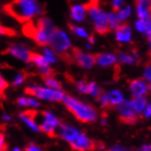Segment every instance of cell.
Returning a JSON list of instances; mask_svg holds the SVG:
<instances>
[{"mask_svg":"<svg viewBox=\"0 0 151 151\" xmlns=\"http://www.w3.org/2000/svg\"><path fill=\"white\" fill-rule=\"evenodd\" d=\"M57 28L47 17H42L33 20L30 19L23 23L22 33L27 38L36 42L39 46H48L50 39Z\"/></svg>","mask_w":151,"mask_h":151,"instance_id":"cell-2","label":"cell"},{"mask_svg":"<svg viewBox=\"0 0 151 151\" xmlns=\"http://www.w3.org/2000/svg\"><path fill=\"white\" fill-rule=\"evenodd\" d=\"M95 56V63H98L102 67H108L113 65L116 61V57L107 54V53H96Z\"/></svg>","mask_w":151,"mask_h":151,"instance_id":"cell-16","label":"cell"},{"mask_svg":"<svg viewBox=\"0 0 151 151\" xmlns=\"http://www.w3.org/2000/svg\"><path fill=\"white\" fill-rule=\"evenodd\" d=\"M139 151H150V145H143L140 147Z\"/></svg>","mask_w":151,"mask_h":151,"instance_id":"cell-40","label":"cell"},{"mask_svg":"<svg viewBox=\"0 0 151 151\" xmlns=\"http://www.w3.org/2000/svg\"><path fill=\"white\" fill-rule=\"evenodd\" d=\"M86 17V10L83 5H74L70 6V17L75 21H83Z\"/></svg>","mask_w":151,"mask_h":151,"instance_id":"cell-18","label":"cell"},{"mask_svg":"<svg viewBox=\"0 0 151 151\" xmlns=\"http://www.w3.org/2000/svg\"><path fill=\"white\" fill-rule=\"evenodd\" d=\"M144 78L148 83L150 82V64L149 63L147 64V66H146V70L144 73Z\"/></svg>","mask_w":151,"mask_h":151,"instance_id":"cell-38","label":"cell"},{"mask_svg":"<svg viewBox=\"0 0 151 151\" xmlns=\"http://www.w3.org/2000/svg\"><path fill=\"white\" fill-rule=\"evenodd\" d=\"M26 94H29L36 96L40 99H47L50 101L60 102L63 100L64 93L60 90H54V89L43 88L40 86H28L24 90Z\"/></svg>","mask_w":151,"mask_h":151,"instance_id":"cell-6","label":"cell"},{"mask_svg":"<svg viewBox=\"0 0 151 151\" xmlns=\"http://www.w3.org/2000/svg\"><path fill=\"white\" fill-rule=\"evenodd\" d=\"M42 80L48 87H50L52 89H56V90H60V89L63 88V84H61V83L57 81L54 77L42 78Z\"/></svg>","mask_w":151,"mask_h":151,"instance_id":"cell-24","label":"cell"},{"mask_svg":"<svg viewBox=\"0 0 151 151\" xmlns=\"http://www.w3.org/2000/svg\"><path fill=\"white\" fill-rule=\"evenodd\" d=\"M117 109L120 114L119 120L127 125H135L138 120L137 112L131 104V101H122L117 104Z\"/></svg>","mask_w":151,"mask_h":151,"instance_id":"cell-7","label":"cell"},{"mask_svg":"<svg viewBox=\"0 0 151 151\" xmlns=\"http://www.w3.org/2000/svg\"><path fill=\"white\" fill-rule=\"evenodd\" d=\"M115 38L119 42H128L131 40V28L128 23L121 24L118 28L115 29Z\"/></svg>","mask_w":151,"mask_h":151,"instance_id":"cell-14","label":"cell"},{"mask_svg":"<svg viewBox=\"0 0 151 151\" xmlns=\"http://www.w3.org/2000/svg\"><path fill=\"white\" fill-rule=\"evenodd\" d=\"M38 114L36 110H26L19 114V117L34 131H39V127L36 125L35 120Z\"/></svg>","mask_w":151,"mask_h":151,"instance_id":"cell-13","label":"cell"},{"mask_svg":"<svg viewBox=\"0 0 151 151\" xmlns=\"http://www.w3.org/2000/svg\"><path fill=\"white\" fill-rule=\"evenodd\" d=\"M107 19H108V25L111 30L116 29L118 27L121 25L120 19L115 13H110L107 15Z\"/></svg>","mask_w":151,"mask_h":151,"instance_id":"cell-22","label":"cell"},{"mask_svg":"<svg viewBox=\"0 0 151 151\" xmlns=\"http://www.w3.org/2000/svg\"><path fill=\"white\" fill-rule=\"evenodd\" d=\"M39 69V73L41 76V78H47V77H54L57 73L55 70H53L52 68H50V66H46V67H41V68H38Z\"/></svg>","mask_w":151,"mask_h":151,"instance_id":"cell-25","label":"cell"},{"mask_svg":"<svg viewBox=\"0 0 151 151\" xmlns=\"http://www.w3.org/2000/svg\"><path fill=\"white\" fill-rule=\"evenodd\" d=\"M70 145L76 151H95L104 149V147L103 142L88 138L83 133H78L77 137L70 142Z\"/></svg>","mask_w":151,"mask_h":151,"instance_id":"cell-5","label":"cell"},{"mask_svg":"<svg viewBox=\"0 0 151 151\" xmlns=\"http://www.w3.org/2000/svg\"><path fill=\"white\" fill-rule=\"evenodd\" d=\"M123 4H124V0H113V11H114V13L118 12Z\"/></svg>","mask_w":151,"mask_h":151,"instance_id":"cell-35","label":"cell"},{"mask_svg":"<svg viewBox=\"0 0 151 151\" xmlns=\"http://www.w3.org/2000/svg\"><path fill=\"white\" fill-rule=\"evenodd\" d=\"M0 35L7 36V37H15L17 35V32L13 29L7 28V27H5L0 24Z\"/></svg>","mask_w":151,"mask_h":151,"instance_id":"cell-29","label":"cell"},{"mask_svg":"<svg viewBox=\"0 0 151 151\" xmlns=\"http://www.w3.org/2000/svg\"><path fill=\"white\" fill-rule=\"evenodd\" d=\"M106 96H107L110 107H113L114 105H117L122 101H124V97H123L122 93L117 90H114L108 93H106Z\"/></svg>","mask_w":151,"mask_h":151,"instance_id":"cell-19","label":"cell"},{"mask_svg":"<svg viewBox=\"0 0 151 151\" xmlns=\"http://www.w3.org/2000/svg\"><path fill=\"white\" fill-rule=\"evenodd\" d=\"M88 40H89V43L90 44H93L94 43V38H93V36H90L88 38Z\"/></svg>","mask_w":151,"mask_h":151,"instance_id":"cell-42","label":"cell"},{"mask_svg":"<svg viewBox=\"0 0 151 151\" xmlns=\"http://www.w3.org/2000/svg\"><path fill=\"white\" fill-rule=\"evenodd\" d=\"M68 27H69V29L72 31L73 34L77 35V36H79V37H83V38L88 37L87 32L83 28L77 27L74 24H73V23H68Z\"/></svg>","mask_w":151,"mask_h":151,"instance_id":"cell-27","label":"cell"},{"mask_svg":"<svg viewBox=\"0 0 151 151\" xmlns=\"http://www.w3.org/2000/svg\"><path fill=\"white\" fill-rule=\"evenodd\" d=\"M147 84L143 81V79H136L133 80L129 83V89L134 98L143 96L147 93Z\"/></svg>","mask_w":151,"mask_h":151,"instance_id":"cell-10","label":"cell"},{"mask_svg":"<svg viewBox=\"0 0 151 151\" xmlns=\"http://www.w3.org/2000/svg\"><path fill=\"white\" fill-rule=\"evenodd\" d=\"M65 104L67 109L72 113L77 120L83 123H93L97 118L96 111L93 106L85 104L82 102H80L76 98L70 96V95H63V98L61 100Z\"/></svg>","mask_w":151,"mask_h":151,"instance_id":"cell-3","label":"cell"},{"mask_svg":"<svg viewBox=\"0 0 151 151\" xmlns=\"http://www.w3.org/2000/svg\"><path fill=\"white\" fill-rule=\"evenodd\" d=\"M29 49L27 48L23 44H16V43H10L8 45L7 49L6 50V53H10L14 57L22 60L26 63H28L29 59Z\"/></svg>","mask_w":151,"mask_h":151,"instance_id":"cell-9","label":"cell"},{"mask_svg":"<svg viewBox=\"0 0 151 151\" xmlns=\"http://www.w3.org/2000/svg\"><path fill=\"white\" fill-rule=\"evenodd\" d=\"M27 63L35 64L38 68L50 66L49 61L45 59V57L40 55V53L34 52V51H29V59Z\"/></svg>","mask_w":151,"mask_h":151,"instance_id":"cell-15","label":"cell"},{"mask_svg":"<svg viewBox=\"0 0 151 151\" xmlns=\"http://www.w3.org/2000/svg\"><path fill=\"white\" fill-rule=\"evenodd\" d=\"M2 11L19 23H25L45 12V6L37 0H11L2 6Z\"/></svg>","mask_w":151,"mask_h":151,"instance_id":"cell-1","label":"cell"},{"mask_svg":"<svg viewBox=\"0 0 151 151\" xmlns=\"http://www.w3.org/2000/svg\"><path fill=\"white\" fill-rule=\"evenodd\" d=\"M25 151H40V149L37 146H35L34 144L31 143L25 147Z\"/></svg>","mask_w":151,"mask_h":151,"instance_id":"cell-39","label":"cell"},{"mask_svg":"<svg viewBox=\"0 0 151 151\" xmlns=\"http://www.w3.org/2000/svg\"><path fill=\"white\" fill-rule=\"evenodd\" d=\"M55 128L56 127L51 125L50 123L47 122L45 120V122H44L42 125H40L39 127V130L40 131H42L44 133H46V134L50 137H57V134L55 132Z\"/></svg>","mask_w":151,"mask_h":151,"instance_id":"cell-21","label":"cell"},{"mask_svg":"<svg viewBox=\"0 0 151 151\" xmlns=\"http://www.w3.org/2000/svg\"><path fill=\"white\" fill-rule=\"evenodd\" d=\"M29 76V74L28 72H21V73H19V74H17L15 77L14 81H13V85L14 86L20 85L21 83H23L25 82V80L28 78Z\"/></svg>","mask_w":151,"mask_h":151,"instance_id":"cell-28","label":"cell"},{"mask_svg":"<svg viewBox=\"0 0 151 151\" xmlns=\"http://www.w3.org/2000/svg\"><path fill=\"white\" fill-rule=\"evenodd\" d=\"M130 14H131V6H127L125 9L119 11L117 16L120 19V20H124V19H127V17L130 16Z\"/></svg>","mask_w":151,"mask_h":151,"instance_id":"cell-34","label":"cell"},{"mask_svg":"<svg viewBox=\"0 0 151 151\" xmlns=\"http://www.w3.org/2000/svg\"><path fill=\"white\" fill-rule=\"evenodd\" d=\"M136 29H137L138 31H140V32H145V30H146V24H145V21L141 20V19L137 20V21L136 22Z\"/></svg>","mask_w":151,"mask_h":151,"instance_id":"cell-36","label":"cell"},{"mask_svg":"<svg viewBox=\"0 0 151 151\" xmlns=\"http://www.w3.org/2000/svg\"><path fill=\"white\" fill-rule=\"evenodd\" d=\"M72 55L74 63L82 68L90 69L96 63L94 54H87L77 47L72 48Z\"/></svg>","mask_w":151,"mask_h":151,"instance_id":"cell-8","label":"cell"},{"mask_svg":"<svg viewBox=\"0 0 151 151\" xmlns=\"http://www.w3.org/2000/svg\"><path fill=\"white\" fill-rule=\"evenodd\" d=\"M109 151H124L122 148H120V147H114V148H112L111 150H109Z\"/></svg>","mask_w":151,"mask_h":151,"instance_id":"cell-43","label":"cell"},{"mask_svg":"<svg viewBox=\"0 0 151 151\" xmlns=\"http://www.w3.org/2000/svg\"><path fill=\"white\" fill-rule=\"evenodd\" d=\"M5 137L3 134H0V151H6L7 150V145L4 142Z\"/></svg>","mask_w":151,"mask_h":151,"instance_id":"cell-37","label":"cell"},{"mask_svg":"<svg viewBox=\"0 0 151 151\" xmlns=\"http://www.w3.org/2000/svg\"><path fill=\"white\" fill-rule=\"evenodd\" d=\"M131 104L137 114H141L147 105V99L143 96L137 97V98H135L133 101H131Z\"/></svg>","mask_w":151,"mask_h":151,"instance_id":"cell-20","label":"cell"},{"mask_svg":"<svg viewBox=\"0 0 151 151\" xmlns=\"http://www.w3.org/2000/svg\"><path fill=\"white\" fill-rule=\"evenodd\" d=\"M7 87H8V83L0 74V99L4 97L5 91L7 89Z\"/></svg>","mask_w":151,"mask_h":151,"instance_id":"cell-33","label":"cell"},{"mask_svg":"<svg viewBox=\"0 0 151 151\" xmlns=\"http://www.w3.org/2000/svg\"><path fill=\"white\" fill-rule=\"evenodd\" d=\"M14 151H21V150H20V149H19V148H16Z\"/></svg>","mask_w":151,"mask_h":151,"instance_id":"cell-44","label":"cell"},{"mask_svg":"<svg viewBox=\"0 0 151 151\" xmlns=\"http://www.w3.org/2000/svg\"><path fill=\"white\" fill-rule=\"evenodd\" d=\"M139 19L150 20V0H135Z\"/></svg>","mask_w":151,"mask_h":151,"instance_id":"cell-11","label":"cell"},{"mask_svg":"<svg viewBox=\"0 0 151 151\" xmlns=\"http://www.w3.org/2000/svg\"><path fill=\"white\" fill-rule=\"evenodd\" d=\"M59 126L60 127V137L63 139H65L68 142L73 141L78 135V131L73 128L68 126H64L63 124H59Z\"/></svg>","mask_w":151,"mask_h":151,"instance_id":"cell-17","label":"cell"},{"mask_svg":"<svg viewBox=\"0 0 151 151\" xmlns=\"http://www.w3.org/2000/svg\"><path fill=\"white\" fill-rule=\"evenodd\" d=\"M17 104L20 106H33V107H38L40 104L33 99L25 98V97H20L17 100Z\"/></svg>","mask_w":151,"mask_h":151,"instance_id":"cell-26","label":"cell"},{"mask_svg":"<svg viewBox=\"0 0 151 151\" xmlns=\"http://www.w3.org/2000/svg\"><path fill=\"white\" fill-rule=\"evenodd\" d=\"M93 21H94L95 30L98 34L104 36V35H107L111 32V29L108 25L107 15L105 13L102 12L99 15V17H97V19H95Z\"/></svg>","mask_w":151,"mask_h":151,"instance_id":"cell-12","label":"cell"},{"mask_svg":"<svg viewBox=\"0 0 151 151\" xmlns=\"http://www.w3.org/2000/svg\"><path fill=\"white\" fill-rule=\"evenodd\" d=\"M43 52H44V57H45V59L49 61V63H57V59L55 57V54L54 52H52V50L45 48L43 50Z\"/></svg>","mask_w":151,"mask_h":151,"instance_id":"cell-30","label":"cell"},{"mask_svg":"<svg viewBox=\"0 0 151 151\" xmlns=\"http://www.w3.org/2000/svg\"><path fill=\"white\" fill-rule=\"evenodd\" d=\"M116 59L118 60L119 63L123 64V63H127V64H134L136 63V60L134 57L129 56L127 54L121 51H117V57Z\"/></svg>","mask_w":151,"mask_h":151,"instance_id":"cell-23","label":"cell"},{"mask_svg":"<svg viewBox=\"0 0 151 151\" xmlns=\"http://www.w3.org/2000/svg\"><path fill=\"white\" fill-rule=\"evenodd\" d=\"M145 115H146L147 117H149V116H150V104H148V105H147V107L146 108Z\"/></svg>","mask_w":151,"mask_h":151,"instance_id":"cell-41","label":"cell"},{"mask_svg":"<svg viewBox=\"0 0 151 151\" xmlns=\"http://www.w3.org/2000/svg\"><path fill=\"white\" fill-rule=\"evenodd\" d=\"M42 114L44 115V116H45V119H46V121H47V122L50 123L51 125H53V126L58 127L60 121H59L55 116H54V115L51 114H50V113H49V112H42Z\"/></svg>","mask_w":151,"mask_h":151,"instance_id":"cell-31","label":"cell"},{"mask_svg":"<svg viewBox=\"0 0 151 151\" xmlns=\"http://www.w3.org/2000/svg\"><path fill=\"white\" fill-rule=\"evenodd\" d=\"M49 45L51 47L54 53L65 61L68 64L74 63L73 55L69 52V50L72 48V43H70L67 35L60 29H56L52 36L50 39Z\"/></svg>","mask_w":151,"mask_h":151,"instance_id":"cell-4","label":"cell"},{"mask_svg":"<svg viewBox=\"0 0 151 151\" xmlns=\"http://www.w3.org/2000/svg\"><path fill=\"white\" fill-rule=\"evenodd\" d=\"M76 88L80 93H88V83L85 81H80L76 83Z\"/></svg>","mask_w":151,"mask_h":151,"instance_id":"cell-32","label":"cell"}]
</instances>
